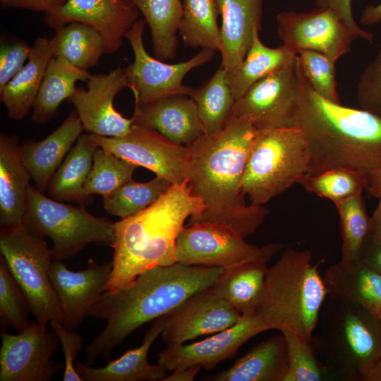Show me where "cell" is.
<instances>
[{
	"label": "cell",
	"mask_w": 381,
	"mask_h": 381,
	"mask_svg": "<svg viewBox=\"0 0 381 381\" xmlns=\"http://www.w3.org/2000/svg\"><path fill=\"white\" fill-rule=\"evenodd\" d=\"M202 209L186 181L171 185L143 211L114 222L112 270L105 291L116 290L152 267L177 262L176 241L184 222Z\"/></svg>",
	"instance_id": "4"
},
{
	"label": "cell",
	"mask_w": 381,
	"mask_h": 381,
	"mask_svg": "<svg viewBox=\"0 0 381 381\" xmlns=\"http://www.w3.org/2000/svg\"><path fill=\"white\" fill-rule=\"evenodd\" d=\"M86 83L87 89L77 87L68 99L74 106L83 129L106 137H121L128 133L133 118L124 117L114 107L116 95L128 87L123 68L119 66L108 73L91 74Z\"/></svg>",
	"instance_id": "16"
},
{
	"label": "cell",
	"mask_w": 381,
	"mask_h": 381,
	"mask_svg": "<svg viewBox=\"0 0 381 381\" xmlns=\"http://www.w3.org/2000/svg\"><path fill=\"white\" fill-rule=\"evenodd\" d=\"M167 315V325L162 332L167 347L224 330L242 316L211 286L193 294Z\"/></svg>",
	"instance_id": "18"
},
{
	"label": "cell",
	"mask_w": 381,
	"mask_h": 381,
	"mask_svg": "<svg viewBox=\"0 0 381 381\" xmlns=\"http://www.w3.org/2000/svg\"><path fill=\"white\" fill-rule=\"evenodd\" d=\"M298 63L295 127L302 131L307 143L310 155L307 175L347 169L365 178L380 169L381 116L321 97L307 82L298 60Z\"/></svg>",
	"instance_id": "3"
},
{
	"label": "cell",
	"mask_w": 381,
	"mask_h": 381,
	"mask_svg": "<svg viewBox=\"0 0 381 381\" xmlns=\"http://www.w3.org/2000/svg\"><path fill=\"white\" fill-rule=\"evenodd\" d=\"M365 189L374 198L381 197V168L365 177Z\"/></svg>",
	"instance_id": "52"
},
{
	"label": "cell",
	"mask_w": 381,
	"mask_h": 381,
	"mask_svg": "<svg viewBox=\"0 0 381 381\" xmlns=\"http://www.w3.org/2000/svg\"><path fill=\"white\" fill-rule=\"evenodd\" d=\"M31 176L16 135L0 133V226L22 223Z\"/></svg>",
	"instance_id": "25"
},
{
	"label": "cell",
	"mask_w": 381,
	"mask_h": 381,
	"mask_svg": "<svg viewBox=\"0 0 381 381\" xmlns=\"http://www.w3.org/2000/svg\"><path fill=\"white\" fill-rule=\"evenodd\" d=\"M137 167L97 147L83 189L86 196L98 194L106 197L133 179Z\"/></svg>",
	"instance_id": "39"
},
{
	"label": "cell",
	"mask_w": 381,
	"mask_h": 381,
	"mask_svg": "<svg viewBox=\"0 0 381 381\" xmlns=\"http://www.w3.org/2000/svg\"><path fill=\"white\" fill-rule=\"evenodd\" d=\"M171 186L158 176L143 183L132 179L103 198L104 208L111 215L126 219L153 204Z\"/></svg>",
	"instance_id": "38"
},
{
	"label": "cell",
	"mask_w": 381,
	"mask_h": 381,
	"mask_svg": "<svg viewBox=\"0 0 381 381\" xmlns=\"http://www.w3.org/2000/svg\"><path fill=\"white\" fill-rule=\"evenodd\" d=\"M352 0H315V6L318 8H328L345 23L351 31L358 37L369 42L373 41L374 35L362 29L356 22L352 13Z\"/></svg>",
	"instance_id": "47"
},
{
	"label": "cell",
	"mask_w": 381,
	"mask_h": 381,
	"mask_svg": "<svg viewBox=\"0 0 381 381\" xmlns=\"http://www.w3.org/2000/svg\"><path fill=\"white\" fill-rule=\"evenodd\" d=\"M317 327L318 346L349 380H363L381 358V321L362 305L329 297Z\"/></svg>",
	"instance_id": "6"
},
{
	"label": "cell",
	"mask_w": 381,
	"mask_h": 381,
	"mask_svg": "<svg viewBox=\"0 0 381 381\" xmlns=\"http://www.w3.org/2000/svg\"><path fill=\"white\" fill-rule=\"evenodd\" d=\"M342 239L341 261L360 260L370 235V217L368 216L362 194L335 205Z\"/></svg>",
	"instance_id": "37"
},
{
	"label": "cell",
	"mask_w": 381,
	"mask_h": 381,
	"mask_svg": "<svg viewBox=\"0 0 381 381\" xmlns=\"http://www.w3.org/2000/svg\"><path fill=\"white\" fill-rule=\"evenodd\" d=\"M67 0H0L4 9L18 8L52 13L61 8Z\"/></svg>",
	"instance_id": "48"
},
{
	"label": "cell",
	"mask_w": 381,
	"mask_h": 381,
	"mask_svg": "<svg viewBox=\"0 0 381 381\" xmlns=\"http://www.w3.org/2000/svg\"><path fill=\"white\" fill-rule=\"evenodd\" d=\"M179 29L183 44L193 49L220 52L222 40L215 0H183Z\"/></svg>",
	"instance_id": "36"
},
{
	"label": "cell",
	"mask_w": 381,
	"mask_h": 381,
	"mask_svg": "<svg viewBox=\"0 0 381 381\" xmlns=\"http://www.w3.org/2000/svg\"><path fill=\"white\" fill-rule=\"evenodd\" d=\"M283 247L276 243L258 247L227 226L198 223L184 226L180 232L176 258L186 265L226 269L253 261L267 262Z\"/></svg>",
	"instance_id": "11"
},
{
	"label": "cell",
	"mask_w": 381,
	"mask_h": 381,
	"mask_svg": "<svg viewBox=\"0 0 381 381\" xmlns=\"http://www.w3.org/2000/svg\"><path fill=\"white\" fill-rule=\"evenodd\" d=\"M83 130L75 110L47 138L20 145L24 164L39 190L44 193L47 190L54 173Z\"/></svg>",
	"instance_id": "24"
},
{
	"label": "cell",
	"mask_w": 381,
	"mask_h": 381,
	"mask_svg": "<svg viewBox=\"0 0 381 381\" xmlns=\"http://www.w3.org/2000/svg\"><path fill=\"white\" fill-rule=\"evenodd\" d=\"M146 25L144 18H139L125 37L134 56L133 61L123 71L134 96L135 106H144L173 95L190 96L193 88L183 83L185 76L193 69L211 61L215 52L202 49L186 61L165 63L146 51L143 42Z\"/></svg>",
	"instance_id": "10"
},
{
	"label": "cell",
	"mask_w": 381,
	"mask_h": 381,
	"mask_svg": "<svg viewBox=\"0 0 381 381\" xmlns=\"http://www.w3.org/2000/svg\"><path fill=\"white\" fill-rule=\"evenodd\" d=\"M133 125L155 130L172 142L188 146L204 134L197 106L188 95L167 97L135 106Z\"/></svg>",
	"instance_id": "21"
},
{
	"label": "cell",
	"mask_w": 381,
	"mask_h": 381,
	"mask_svg": "<svg viewBox=\"0 0 381 381\" xmlns=\"http://www.w3.org/2000/svg\"><path fill=\"white\" fill-rule=\"evenodd\" d=\"M167 314L153 320L139 347L127 351L106 365L93 368L86 363L76 362L75 368L83 380L163 381L168 370L159 363H150L147 354L153 342L167 325Z\"/></svg>",
	"instance_id": "23"
},
{
	"label": "cell",
	"mask_w": 381,
	"mask_h": 381,
	"mask_svg": "<svg viewBox=\"0 0 381 381\" xmlns=\"http://www.w3.org/2000/svg\"><path fill=\"white\" fill-rule=\"evenodd\" d=\"M278 37L282 44L296 54L301 50L320 52L336 62L350 52L358 37L328 8L307 12L286 11L276 17Z\"/></svg>",
	"instance_id": "14"
},
{
	"label": "cell",
	"mask_w": 381,
	"mask_h": 381,
	"mask_svg": "<svg viewBox=\"0 0 381 381\" xmlns=\"http://www.w3.org/2000/svg\"><path fill=\"white\" fill-rule=\"evenodd\" d=\"M90 134L99 147L152 171L171 185L187 181L188 147L172 142L155 130L133 125L130 132L121 137Z\"/></svg>",
	"instance_id": "12"
},
{
	"label": "cell",
	"mask_w": 381,
	"mask_h": 381,
	"mask_svg": "<svg viewBox=\"0 0 381 381\" xmlns=\"http://www.w3.org/2000/svg\"><path fill=\"white\" fill-rule=\"evenodd\" d=\"M200 365L190 366L172 370L163 381H193L201 369Z\"/></svg>",
	"instance_id": "50"
},
{
	"label": "cell",
	"mask_w": 381,
	"mask_h": 381,
	"mask_svg": "<svg viewBox=\"0 0 381 381\" xmlns=\"http://www.w3.org/2000/svg\"><path fill=\"white\" fill-rule=\"evenodd\" d=\"M281 333L285 338L288 357L284 381L322 380L325 369L314 354L312 341L290 331Z\"/></svg>",
	"instance_id": "42"
},
{
	"label": "cell",
	"mask_w": 381,
	"mask_h": 381,
	"mask_svg": "<svg viewBox=\"0 0 381 381\" xmlns=\"http://www.w3.org/2000/svg\"><path fill=\"white\" fill-rule=\"evenodd\" d=\"M22 224L32 234L51 238L55 260L72 258L90 243L112 247L115 241V223L83 205L47 197L31 185Z\"/></svg>",
	"instance_id": "8"
},
{
	"label": "cell",
	"mask_w": 381,
	"mask_h": 381,
	"mask_svg": "<svg viewBox=\"0 0 381 381\" xmlns=\"http://www.w3.org/2000/svg\"><path fill=\"white\" fill-rule=\"evenodd\" d=\"M139 13L131 0H67L56 11L45 14L44 21L54 30L71 22L90 25L101 35L105 54H111L122 47Z\"/></svg>",
	"instance_id": "19"
},
{
	"label": "cell",
	"mask_w": 381,
	"mask_h": 381,
	"mask_svg": "<svg viewBox=\"0 0 381 381\" xmlns=\"http://www.w3.org/2000/svg\"><path fill=\"white\" fill-rule=\"evenodd\" d=\"M297 57L301 70L312 89L321 97L340 104L337 90L336 62L311 50L299 51Z\"/></svg>",
	"instance_id": "43"
},
{
	"label": "cell",
	"mask_w": 381,
	"mask_h": 381,
	"mask_svg": "<svg viewBox=\"0 0 381 381\" xmlns=\"http://www.w3.org/2000/svg\"><path fill=\"white\" fill-rule=\"evenodd\" d=\"M224 270L176 262L152 267L116 290L105 291L88 313L106 325L87 346L86 363L91 365L99 356L109 358L135 329L212 286Z\"/></svg>",
	"instance_id": "2"
},
{
	"label": "cell",
	"mask_w": 381,
	"mask_h": 381,
	"mask_svg": "<svg viewBox=\"0 0 381 381\" xmlns=\"http://www.w3.org/2000/svg\"><path fill=\"white\" fill-rule=\"evenodd\" d=\"M266 263L253 261L224 269L211 287L241 315L256 313L265 293Z\"/></svg>",
	"instance_id": "30"
},
{
	"label": "cell",
	"mask_w": 381,
	"mask_h": 381,
	"mask_svg": "<svg viewBox=\"0 0 381 381\" xmlns=\"http://www.w3.org/2000/svg\"><path fill=\"white\" fill-rule=\"evenodd\" d=\"M148 25L155 58L169 61L176 55L177 33L183 16L181 0H131Z\"/></svg>",
	"instance_id": "33"
},
{
	"label": "cell",
	"mask_w": 381,
	"mask_h": 381,
	"mask_svg": "<svg viewBox=\"0 0 381 381\" xmlns=\"http://www.w3.org/2000/svg\"><path fill=\"white\" fill-rule=\"evenodd\" d=\"M327 296L318 265L312 262V253L288 248L267 270L256 313L269 329L290 331L312 341Z\"/></svg>",
	"instance_id": "5"
},
{
	"label": "cell",
	"mask_w": 381,
	"mask_h": 381,
	"mask_svg": "<svg viewBox=\"0 0 381 381\" xmlns=\"http://www.w3.org/2000/svg\"><path fill=\"white\" fill-rule=\"evenodd\" d=\"M54 31L50 39L54 56L80 69L87 71L95 67L105 54L101 35L90 25L71 22Z\"/></svg>",
	"instance_id": "34"
},
{
	"label": "cell",
	"mask_w": 381,
	"mask_h": 381,
	"mask_svg": "<svg viewBox=\"0 0 381 381\" xmlns=\"http://www.w3.org/2000/svg\"><path fill=\"white\" fill-rule=\"evenodd\" d=\"M256 130L248 121L231 116L222 130L203 134L188 146L187 181L191 193L203 204L188 225L217 224L243 238L262 225L269 211L247 203L241 187Z\"/></svg>",
	"instance_id": "1"
},
{
	"label": "cell",
	"mask_w": 381,
	"mask_h": 381,
	"mask_svg": "<svg viewBox=\"0 0 381 381\" xmlns=\"http://www.w3.org/2000/svg\"><path fill=\"white\" fill-rule=\"evenodd\" d=\"M195 102L204 134L222 130L231 117L235 104L226 71L220 66L213 75L190 96Z\"/></svg>",
	"instance_id": "35"
},
{
	"label": "cell",
	"mask_w": 381,
	"mask_h": 381,
	"mask_svg": "<svg viewBox=\"0 0 381 381\" xmlns=\"http://www.w3.org/2000/svg\"><path fill=\"white\" fill-rule=\"evenodd\" d=\"M267 330L268 327L257 313L243 315L231 327L203 340L167 347L158 353V363L168 371L194 365L211 370L234 357L252 337Z\"/></svg>",
	"instance_id": "17"
},
{
	"label": "cell",
	"mask_w": 381,
	"mask_h": 381,
	"mask_svg": "<svg viewBox=\"0 0 381 381\" xmlns=\"http://www.w3.org/2000/svg\"><path fill=\"white\" fill-rule=\"evenodd\" d=\"M379 202L370 217V235L373 239L381 238V197Z\"/></svg>",
	"instance_id": "53"
},
{
	"label": "cell",
	"mask_w": 381,
	"mask_h": 381,
	"mask_svg": "<svg viewBox=\"0 0 381 381\" xmlns=\"http://www.w3.org/2000/svg\"><path fill=\"white\" fill-rule=\"evenodd\" d=\"M371 311L381 321V308Z\"/></svg>",
	"instance_id": "55"
},
{
	"label": "cell",
	"mask_w": 381,
	"mask_h": 381,
	"mask_svg": "<svg viewBox=\"0 0 381 381\" xmlns=\"http://www.w3.org/2000/svg\"><path fill=\"white\" fill-rule=\"evenodd\" d=\"M91 74L66 60L54 56L47 68L32 107V119L47 123L56 114L61 102L75 93L78 81H87Z\"/></svg>",
	"instance_id": "31"
},
{
	"label": "cell",
	"mask_w": 381,
	"mask_h": 381,
	"mask_svg": "<svg viewBox=\"0 0 381 381\" xmlns=\"http://www.w3.org/2000/svg\"><path fill=\"white\" fill-rule=\"evenodd\" d=\"M0 381H48L62 367L51 358L59 339L37 321L16 334L1 329Z\"/></svg>",
	"instance_id": "15"
},
{
	"label": "cell",
	"mask_w": 381,
	"mask_h": 381,
	"mask_svg": "<svg viewBox=\"0 0 381 381\" xmlns=\"http://www.w3.org/2000/svg\"><path fill=\"white\" fill-rule=\"evenodd\" d=\"M365 381H381V358H380L364 376Z\"/></svg>",
	"instance_id": "54"
},
{
	"label": "cell",
	"mask_w": 381,
	"mask_h": 381,
	"mask_svg": "<svg viewBox=\"0 0 381 381\" xmlns=\"http://www.w3.org/2000/svg\"><path fill=\"white\" fill-rule=\"evenodd\" d=\"M255 30L251 44L241 64L227 73L228 83L236 101L256 81L295 59L297 54L284 45L276 48L265 45Z\"/></svg>",
	"instance_id": "32"
},
{
	"label": "cell",
	"mask_w": 381,
	"mask_h": 381,
	"mask_svg": "<svg viewBox=\"0 0 381 381\" xmlns=\"http://www.w3.org/2000/svg\"><path fill=\"white\" fill-rule=\"evenodd\" d=\"M287 370L286 344L282 333L257 344L229 369L202 380L284 381Z\"/></svg>",
	"instance_id": "26"
},
{
	"label": "cell",
	"mask_w": 381,
	"mask_h": 381,
	"mask_svg": "<svg viewBox=\"0 0 381 381\" xmlns=\"http://www.w3.org/2000/svg\"><path fill=\"white\" fill-rule=\"evenodd\" d=\"M308 192L328 199L334 205L362 194L365 178L347 169H334L316 175H306L299 183Z\"/></svg>",
	"instance_id": "40"
},
{
	"label": "cell",
	"mask_w": 381,
	"mask_h": 381,
	"mask_svg": "<svg viewBox=\"0 0 381 381\" xmlns=\"http://www.w3.org/2000/svg\"><path fill=\"white\" fill-rule=\"evenodd\" d=\"M0 250L36 321L44 327L52 320L62 322L60 303L49 274L53 252L44 238L30 233L22 223L1 228Z\"/></svg>",
	"instance_id": "9"
},
{
	"label": "cell",
	"mask_w": 381,
	"mask_h": 381,
	"mask_svg": "<svg viewBox=\"0 0 381 381\" xmlns=\"http://www.w3.org/2000/svg\"><path fill=\"white\" fill-rule=\"evenodd\" d=\"M329 297L350 301L370 310L381 308V274L362 261L332 265L323 277Z\"/></svg>",
	"instance_id": "28"
},
{
	"label": "cell",
	"mask_w": 381,
	"mask_h": 381,
	"mask_svg": "<svg viewBox=\"0 0 381 381\" xmlns=\"http://www.w3.org/2000/svg\"><path fill=\"white\" fill-rule=\"evenodd\" d=\"M50 40L37 37L28 62L0 91V101L8 117L23 120L32 108L47 68L54 57Z\"/></svg>",
	"instance_id": "27"
},
{
	"label": "cell",
	"mask_w": 381,
	"mask_h": 381,
	"mask_svg": "<svg viewBox=\"0 0 381 381\" xmlns=\"http://www.w3.org/2000/svg\"><path fill=\"white\" fill-rule=\"evenodd\" d=\"M30 308L24 291L12 275L5 259L0 258V321L1 329L12 327L20 332L30 327Z\"/></svg>",
	"instance_id": "41"
},
{
	"label": "cell",
	"mask_w": 381,
	"mask_h": 381,
	"mask_svg": "<svg viewBox=\"0 0 381 381\" xmlns=\"http://www.w3.org/2000/svg\"><path fill=\"white\" fill-rule=\"evenodd\" d=\"M50 326L59 339L64 355L63 381H83L75 368V363L83 347V337L74 330L66 329L59 320L51 321Z\"/></svg>",
	"instance_id": "46"
},
{
	"label": "cell",
	"mask_w": 381,
	"mask_h": 381,
	"mask_svg": "<svg viewBox=\"0 0 381 381\" xmlns=\"http://www.w3.org/2000/svg\"><path fill=\"white\" fill-rule=\"evenodd\" d=\"M222 18L221 66L227 73L243 61L255 30L260 31L262 0H215Z\"/></svg>",
	"instance_id": "22"
},
{
	"label": "cell",
	"mask_w": 381,
	"mask_h": 381,
	"mask_svg": "<svg viewBox=\"0 0 381 381\" xmlns=\"http://www.w3.org/2000/svg\"><path fill=\"white\" fill-rule=\"evenodd\" d=\"M62 261L54 259L49 274L60 303L62 324L75 330L105 291L112 263L98 264L90 259L86 268L73 271Z\"/></svg>",
	"instance_id": "20"
},
{
	"label": "cell",
	"mask_w": 381,
	"mask_h": 381,
	"mask_svg": "<svg viewBox=\"0 0 381 381\" xmlns=\"http://www.w3.org/2000/svg\"><path fill=\"white\" fill-rule=\"evenodd\" d=\"M360 260L381 274V238H369Z\"/></svg>",
	"instance_id": "49"
},
{
	"label": "cell",
	"mask_w": 381,
	"mask_h": 381,
	"mask_svg": "<svg viewBox=\"0 0 381 381\" xmlns=\"http://www.w3.org/2000/svg\"><path fill=\"white\" fill-rule=\"evenodd\" d=\"M310 155L297 127L258 128L242 180L250 204L263 206L308 173Z\"/></svg>",
	"instance_id": "7"
},
{
	"label": "cell",
	"mask_w": 381,
	"mask_h": 381,
	"mask_svg": "<svg viewBox=\"0 0 381 381\" xmlns=\"http://www.w3.org/2000/svg\"><path fill=\"white\" fill-rule=\"evenodd\" d=\"M97 147L90 133L78 138L49 183L47 190L50 198L83 206L90 202L83 186Z\"/></svg>",
	"instance_id": "29"
},
{
	"label": "cell",
	"mask_w": 381,
	"mask_h": 381,
	"mask_svg": "<svg viewBox=\"0 0 381 381\" xmlns=\"http://www.w3.org/2000/svg\"><path fill=\"white\" fill-rule=\"evenodd\" d=\"M357 99L361 109L381 116V43L376 56L360 76Z\"/></svg>",
	"instance_id": "44"
},
{
	"label": "cell",
	"mask_w": 381,
	"mask_h": 381,
	"mask_svg": "<svg viewBox=\"0 0 381 381\" xmlns=\"http://www.w3.org/2000/svg\"><path fill=\"white\" fill-rule=\"evenodd\" d=\"M31 52L25 41L3 39L0 43V91L22 69Z\"/></svg>",
	"instance_id": "45"
},
{
	"label": "cell",
	"mask_w": 381,
	"mask_h": 381,
	"mask_svg": "<svg viewBox=\"0 0 381 381\" xmlns=\"http://www.w3.org/2000/svg\"><path fill=\"white\" fill-rule=\"evenodd\" d=\"M298 99V63L294 61L253 83L238 99L231 116L258 128L295 127Z\"/></svg>",
	"instance_id": "13"
},
{
	"label": "cell",
	"mask_w": 381,
	"mask_h": 381,
	"mask_svg": "<svg viewBox=\"0 0 381 381\" xmlns=\"http://www.w3.org/2000/svg\"><path fill=\"white\" fill-rule=\"evenodd\" d=\"M381 21V2L369 4L362 11L360 22L363 25H373Z\"/></svg>",
	"instance_id": "51"
}]
</instances>
